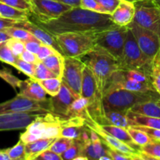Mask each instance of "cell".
I'll use <instances>...</instances> for the list:
<instances>
[{
    "label": "cell",
    "instance_id": "cell-32",
    "mask_svg": "<svg viewBox=\"0 0 160 160\" xmlns=\"http://www.w3.org/2000/svg\"><path fill=\"white\" fill-rule=\"evenodd\" d=\"M25 147H26V143L20 139L14 146L6 148L5 152L9 156V160H25V155H26Z\"/></svg>",
    "mask_w": 160,
    "mask_h": 160
},
{
    "label": "cell",
    "instance_id": "cell-53",
    "mask_svg": "<svg viewBox=\"0 0 160 160\" xmlns=\"http://www.w3.org/2000/svg\"><path fill=\"white\" fill-rule=\"evenodd\" d=\"M11 38V36L6 31H0V44Z\"/></svg>",
    "mask_w": 160,
    "mask_h": 160
},
{
    "label": "cell",
    "instance_id": "cell-15",
    "mask_svg": "<svg viewBox=\"0 0 160 160\" xmlns=\"http://www.w3.org/2000/svg\"><path fill=\"white\" fill-rule=\"evenodd\" d=\"M34 109H49V99L37 101L17 94V96L8 101L0 103V114L9 112H26Z\"/></svg>",
    "mask_w": 160,
    "mask_h": 160
},
{
    "label": "cell",
    "instance_id": "cell-50",
    "mask_svg": "<svg viewBox=\"0 0 160 160\" xmlns=\"http://www.w3.org/2000/svg\"><path fill=\"white\" fill-rule=\"evenodd\" d=\"M107 148V153L111 157L112 160H131V158L120 152L117 151V150L112 149V148Z\"/></svg>",
    "mask_w": 160,
    "mask_h": 160
},
{
    "label": "cell",
    "instance_id": "cell-51",
    "mask_svg": "<svg viewBox=\"0 0 160 160\" xmlns=\"http://www.w3.org/2000/svg\"><path fill=\"white\" fill-rule=\"evenodd\" d=\"M19 58L23 59V60L26 61V62H31V63L36 64L37 62H39L38 59L37 54H34V53L31 52L26 49H25L24 52L19 56Z\"/></svg>",
    "mask_w": 160,
    "mask_h": 160
},
{
    "label": "cell",
    "instance_id": "cell-43",
    "mask_svg": "<svg viewBox=\"0 0 160 160\" xmlns=\"http://www.w3.org/2000/svg\"><path fill=\"white\" fill-rule=\"evenodd\" d=\"M152 82L154 88L160 95V67L152 62L151 72Z\"/></svg>",
    "mask_w": 160,
    "mask_h": 160
},
{
    "label": "cell",
    "instance_id": "cell-33",
    "mask_svg": "<svg viewBox=\"0 0 160 160\" xmlns=\"http://www.w3.org/2000/svg\"><path fill=\"white\" fill-rule=\"evenodd\" d=\"M128 132H129L131 137L132 138L133 141H134L138 145H139L141 148L152 141L145 131H142V130L136 128V127H129V128H128Z\"/></svg>",
    "mask_w": 160,
    "mask_h": 160
},
{
    "label": "cell",
    "instance_id": "cell-39",
    "mask_svg": "<svg viewBox=\"0 0 160 160\" xmlns=\"http://www.w3.org/2000/svg\"><path fill=\"white\" fill-rule=\"evenodd\" d=\"M0 78L4 80L6 82H7L9 85H11L13 89H19L22 81L14 76L10 70L7 68H3L0 70Z\"/></svg>",
    "mask_w": 160,
    "mask_h": 160
},
{
    "label": "cell",
    "instance_id": "cell-42",
    "mask_svg": "<svg viewBox=\"0 0 160 160\" xmlns=\"http://www.w3.org/2000/svg\"><path fill=\"white\" fill-rule=\"evenodd\" d=\"M0 2L16 9L31 12V5L28 0H0Z\"/></svg>",
    "mask_w": 160,
    "mask_h": 160
},
{
    "label": "cell",
    "instance_id": "cell-20",
    "mask_svg": "<svg viewBox=\"0 0 160 160\" xmlns=\"http://www.w3.org/2000/svg\"><path fill=\"white\" fill-rule=\"evenodd\" d=\"M20 92L18 94L37 101L46 100V92L42 87L40 83L34 78H29L25 81H22L19 88Z\"/></svg>",
    "mask_w": 160,
    "mask_h": 160
},
{
    "label": "cell",
    "instance_id": "cell-38",
    "mask_svg": "<svg viewBox=\"0 0 160 160\" xmlns=\"http://www.w3.org/2000/svg\"><path fill=\"white\" fill-rule=\"evenodd\" d=\"M5 31L11 36V38L20 39V40L23 41V42L34 38V36L30 31H28L26 29H23V28L12 27V28H7Z\"/></svg>",
    "mask_w": 160,
    "mask_h": 160
},
{
    "label": "cell",
    "instance_id": "cell-55",
    "mask_svg": "<svg viewBox=\"0 0 160 160\" xmlns=\"http://www.w3.org/2000/svg\"><path fill=\"white\" fill-rule=\"evenodd\" d=\"M153 62L156 64H157V65H159L160 67V49H159V52H158L157 55H156V57H155L154 60H153Z\"/></svg>",
    "mask_w": 160,
    "mask_h": 160
},
{
    "label": "cell",
    "instance_id": "cell-44",
    "mask_svg": "<svg viewBox=\"0 0 160 160\" xmlns=\"http://www.w3.org/2000/svg\"><path fill=\"white\" fill-rule=\"evenodd\" d=\"M101 6L106 9L107 14H111L115 11L122 0H97Z\"/></svg>",
    "mask_w": 160,
    "mask_h": 160
},
{
    "label": "cell",
    "instance_id": "cell-47",
    "mask_svg": "<svg viewBox=\"0 0 160 160\" xmlns=\"http://www.w3.org/2000/svg\"><path fill=\"white\" fill-rule=\"evenodd\" d=\"M136 128H139L142 131H145L147 134L150 137V138L155 142H160V129H156V128H148V127L143 126H134Z\"/></svg>",
    "mask_w": 160,
    "mask_h": 160
},
{
    "label": "cell",
    "instance_id": "cell-11",
    "mask_svg": "<svg viewBox=\"0 0 160 160\" xmlns=\"http://www.w3.org/2000/svg\"><path fill=\"white\" fill-rule=\"evenodd\" d=\"M85 66V62L80 58L63 57V70L61 77L62 82L78 96H81L83 72Z\"/></svg>",
    "mask_w": 160,
    "mask_h": 160
},
{
    "label": "cell",
    "instance_id": "cell-37",
    "mask_svg": "<svg viewBox=\"0 0 160 160\" xmlns=\"http://www.w3.org/2000/svg\"><path fill=\"white\" fill-rule=\"evenodd\" d=\"M17 58L18 57L12 53L10 48L6 45V42L0 44V61L1 62L13 66Z\"/></svg>",
    "mask_w": 160,
    "mask_h": 160
},
{
    "label": "cell",
    "instance_id": "cell-58",
    "mask_svg": "<svg viewBox=\"0 0 160 160\" xmlns=\"http://www.w3.org/2000/svg\"><path fill=\"white\" fill-rule=\"evenodd\" d=\"M157 103H158V104H159V106H160V98L157 101Z\"/></svg>",
    "mask_w": 160,
    "mask_h": 160
},
{
    "label": "cell",
    "instance_id": "cell-3",
    "mask_svg": "<svg viewBox=\"0 0 160 160\" xmlns=\"http://www.w3.org/2000/svg\"><path fill=\"white\" fill-rule=\"evenodd\" d=\"M87 56L88 59L84 62L92 71L98 89L104 95L109 79L120 70V62L109 52L99 46H95Z\"/></svg>",
    "mask_w": 160,
    "mask_h": 160
},
{
    "label": "cell",
    "instance_id": "cell-8",
    "mask_svg": "<svg viewBox=\"0 0 160 160\" xmlns=\"http://www.w3.org/2000/svg\"><path fill=\"white\" fill-rule=\"evenodd\" d=\"M128 28L116 27L96 34V46H99L109 52L118 61L123 55Z\"/></svg>",
    "mask_w": 160,
    "mask_h": 160
},
{
    "label": "cell",
    "instance_id": "cell-29",
    "mask_svg": "<svg viewBox=\"0 0 160 160\" xmlns=\"http://www.w3.org/2000/svg\"><path fill=\"white\" fill-rule=\"evenodd\" d=\"M84 142V139L81 135L78 138L73 139V142L70 148L61 154L62 160H75L78 156H81Z\"/></svg>",
    "mask_w": 160,
    "mask_h": 160
},
{
    "label": "cell",
    "instance_id": "cell-13",
    "mask_svg": "<svg viewBox=\"0 0 160 160\" xmlns=\"http://www.w3.org/2000/svg\"><path fill=\"white\" fill-rule=\"evenodd\" d=\"M85 126L88 128L89 129H92L95 131L100 138L102 139L103 143L109 148L117 150V151L120 152L127 156H130L131 159H141L142 160V151H138V150L134 149L129 145H127L124 142H121L120 140L117 139V138L113 137L109 133L106 132L99 123H97L94 120H92L89 116L88 112V116L85 118Z\"/></svg>",
    "mask_w": 160,
    "mask_h": 160
},
{
    "label": "cell",
    "instance_id": "cell-41",
    "mask_svg": "<svg viewBox=\"0 0 160 160\" xmlns=\"http://www.w3.org/2000/svg\"><path fill=\"white\" fill-rule=\"evenodd\" d=\"M80 7L88 9V10L107 14L106 9L101 6V4L97 0H81Z\"/></svg>",
    "mask_w": 160,
    "mask_h": 160
},
{
    "label": "cell",
    "instance_id": "cell-18",
    "mask_svg": "<svg viewBox=\"0 0 160 160\" xmlns=\"http://www.w3.org/2000/svg\"><path fill=\"white\" fill-rule=\"evenodd\" d=\"M17 28H20L28 30L36 38L38 39L42 43L52 47L59 54L63 56L62 49H61L59 43L56 41V37L53 34H52L51 33H49L48 31H45V29L41 28L40 26H38L34 21L30 20L29 18L26 19V20H19L18 23L17 25Z\"/></svg>",
    "mask_w": 160,
    "mask_h": 160
},
{
    "label": "cell",
    "instance_id": "cell-2",
    "mask_svg": "<svg viewBox=\"0 0 160 160\" xmlns=\"http://www.w3.org/2000/svg\"><path fill=\"white\" fill-rule=\"evenodd\" d=\"M73 119L64 118L49 112L34 120L20 134V139L24 143H29L38 139L59 138L62 128L70 124Z\"/></svg>",
    "mask_w": 160,
    "mask_h": 160
},
{
    "label": "cell",
    "instance_id": "cell-34",
    "mask_svg": "<svg viewBox=\"0 0 160 160\" xmlns=\"http://www.w3.org/2000/svg\"><path fill=\"white\" fill-rule=\"evenodd\" d=\"M73 142V139L65 137H59L52 144L51 146L49 147V149L55 152L57 154L61 155L70 148Z\"/></svg>",
    "mask_w": 160,
    "mask_h": 160
},
{
    "label": "cell",
    "instance_id": "cell-7",
    "mask_svg": "<svg viewBox=\"0 0 160 160\" xmlns=\"http://www.w3.org/2000/svg\"><path fill=\"white\" fill-rule=\"evenodd\" d=\"M141 50L131 30L128 28L123 55L119 61L120 69H140L152 63Z\"/></svg>",
    "mask_w": 160,
    "mask_h": 160
},
{
    "label": "cell",
    "instance_id": "cell-45",
    "mask_svg": "<svg viewBox=\"0 0 160 160\" xmlns=\"http://www.w3.org/2000/svg\"><path fill=\"white\" fill-rule=\"evenodd\" d=\"M56 53L59 52H58L57 51H56L52 47L42 43V45H41L40 50H39V52H38L37 56L39 61H42L43 59L48 57V56H52V55L53 54H56Z\"/></svg>",
    "mask_w": 160,
    "mask_h": 160
},
{
    "label": "cell",
    "instance_id": "cell-6",
    "mask_svg": "<svg viewBox=\"0 0 160 160\" xmlns=\"http://www.w3.org/2000/svg\"><path fill=\"white\" fill-rule=\"evenodd\" d=\"M96 34L64 33L55 37L62 49L63 56L81 59L87 56L96 46Z\"/></svg>",
    "mask_w": 160,
    "mask_h": 160
},
{
    "label": "cell",
    "instance_id": "cell-59",
    "mask_svg": "<svg viewBox=\"0 0 160 160\" xmlns=\"http://www.w3.org/2000/svg\"><path fill=\"white\" fill-rule=\"evenodd\" d=\"M0 17H1V14H0Z\"/></svg>",
    "mask_w": 160,
    "mask_h": 160
},
{
    "label": "cell",
    "instance_id": "cell-16",
    "mask_svg": "<svg viewBox=\"0 0 160 160\" xmlns=\"http://www.w3.org/2000/svg\"><path fill=\"white\" fill-rule=\"evenodd\" d=\"M78 97L80 96L75 95L65 84L62 82V86L59 93L48 98L50 112L61 117L67 118L70 106Z\"/></svg>",
    "mask_w": 160,
    "mask_h": 160
},
{
    "label": "cell",
    "instance_id": "cell-27",
    "mask_svg": "<svg viewBox=\"0 0 160 160\" xmlns=\"http://www.w3.org/2000/svg\"><path fill=\"white\" fill-rule=\"evenodd\" d=\"M0 14H1V17H6V18L20 20L29 18L31 12L16 9L0 2Z\"/></svg>",
    "mask_w": 160,
    "mask_h": 160
},
{
    "label": "cell",
    "instance_id": "cell-28",
    "mask_svg": "<svg viewBox=\"0 0 160 160\" xmlns=\"http://www.w3.org/2000/svg\"><path fill=\"white\" fill-rule=\"evenodd\" d=\"M63 57L59 53H56L43 59L42 62L56 76L61 78L63 70Z\"/></svg>",
    "mask_w": 160,
    "mask_h": 160
},
{
    "label": "cell",
    "instance_id": "cell-26",
    "mask_svg": "<svg viewBox=\"0 0 160 160\" xmlns=\"http://www.w3.org/2000/svg\"><path fill=\"white\" fill-rule=\"evenodd\" d=\"M88 101L82 96L78 97L70 106L67 114V118L72 117H81L85 119L88 116Z\"/></svg>",
    "mask_w": 160,
    "mask_h": 160
},
{
    "label": "cell",
    "instance_id": "cell-19",
    "mask_svg": "<svg viewBox=\"0 0 160 160\" xmlns=\"http://www.w3.org/2000/svg\"><path fill=\"white\" fill-rule=\"evenodd\" d=\"M135 6L134 2L122 0L117 9L110 15L112 22L119 27H127L134 21Z\"/></svg>",
    "mask_w": 160,
    "mask_h": 160
},
{
    "label": "cell",
    "instance_id": "cell-1",
    "mask_svg": "<svg viewBox=\"0 0 160 160\" xmlns=\"http://www.w3.org/2000/svg\"><path fill=\"white\" fill-rule=\"evenodd\" d=\"M35 23L54 36L64 33L96 34L117 27L109 14L88 10L80 6L71 8L54 20Z\"/></svg>",
    "mask_w": 160,
    "mask_h": 160
},
{
    "label": "cell",
    "instance_id": "cell-52",
    "mask_svg": "<svg viewBox=\"0 0 160 160\" xmlns=\"http://www.w3.org/2000/svg\"><path fill=\"white\" fill-rule=\"evenodd\" d=\"M54 1L70 5L73 7H78V6H80V4H81V0H54Z\"/></svg>",
    "mask_w": 160,
    "mask_h": 160
},
{
    "label": "cell",
    "instance_id": "cell-49",
    "mask_svg": "<svg viewBox=\"0 0 160 160\" xmlns=\"http://www.w3.org/2000/svg\"><path fill=\"white\" fill-rule=\"evenodd\" d=\"M18 22V20H13V19L0 17V31H4L7 28H12V27H17Z\"/></svg>",
    "mask_w": 160,
    "mask_h": 160
},
{
    "label": "cell",
    "instance_id": "cell-4",
    "mask_svg": "<svg viewBox=\"0 0 160 160\" xmlns=\"http://www.w3.org/2000/svg\"><path fill=\"white\" fill-rule=\"evenodd\" d=\"M160 95L157 92H139L126 89H110L104 92L103 102L106 111H129L133 106L145 102H157Z\"/></svg>",
    "mask_w": 160,
    "mask_h": 160
},
{
    "label": "cell",
    "instance_id": "cell-31",
    "mask_svg": "<svg viewBox=\"0 0 160 160\" xmlns=\"http://www.w3.org/2000/svg\"><path fill=\"white\" fill-rule=\"evenodd\" d=\"M38 81L50 96L57 95L62 86V79L60 78H48L45 80H39Z\"/></svg>",
    "mask_w": 160,
    "mask_h": 160
},
{
    "label": "cell",
    "instance_id": "cell-17",
    "mask_svg": "<svg viewBox=\"0 0 160 160\" xmlns=\"http://www.w3.org/2000/svg\"><path fill=\"white\" fill-rule=\"evenodd\" d=\"M126 89V90L133 91L139 92H156L152 84L150 83H142L139 81L129 79L123 76L120 73V70H117L108 82L105 92L110 89Z\"/></svg>",
    "mask_w": 160,
    "mask_h": 160
},
{
    "label": "cell",
    "instance_id": "cell-46",
    "mask_svg": "<svg viewBox=\"0 0 160 160\" xmlns=\"http://www.w3.org/2000/svg\"><path fill=\"white\" fill-rule=\"evenodd\" d=\"M24 44L26 50H28L34 54H38L42 43L38 39L34 37V38H31L30 40L24 41Z\"/></svg>",
    "mask_w": 160,
    "mask_h": 160
},
{
    "label": "cell",
    "instance_id": "cell-9",
    "mask_svg": "<svg viewBox=\"0 0 160 160\" xmlns=\"http://www.w3.org/2000/svg\"><path fill=\"white\" fill-rule=\"evenodd\" d=\"M134 23L156 33L160 37L159 8L152 0H138L134 2Z\"/></svg>",
    "mask_w": 160,
    "mask_h": 160
},
{
    "label": "cell",
    "instance_id": "cell-12",
    "mask_svg": "<svg viewBox=\"0 0 160 160\" xmlns=\"http://www.w3.org/2000/svg\"><path fill=\"white\" fill-rule=\"evenodd\" d=\"M49 112L46 109H34L0 114V131L26 129L38 117Z\"/></svg>",
    "mask_w": 160,
    "mask_h": 160
},
{
    "label": "cell",
    "instance_id": "cell-22",
    "mask_svg": "<svg viewBox=\"0 0 160 160\" xmlns=\"http://www.w3.org/2000/svg\"><path fill=\"white\" fill-rule=\"evenodd\" d=\"M101 126L106 132H108L112 136L117 138V139L120 140L121 142L126 143L127 145H128L130 147L134 148V149L138 150V151H142L141 150V147L139 145H138L133 141L132 138L131 137L127 128L115 126V125L112 124H104L101 125Z\"/></svg>",
    "mask_w": 160,
    "mask_h": 160
},
{
    "label": "cell",
    "instance_id": "cell-5",
    "mask_svg": "<svg viewBox=\"0 0 160 160\" xmlns=\"http://www.w3.org/2000/svg\"><path fill=\"white\" fill-rule=\"evenodd\" d=\"M81 96L87 98L88 101V112L91 118L100 125L106 124L103 95L98 89L93 73L87 66L83 72Z\"/></svg>",
    "mask_w": 160,
    "mask_h": 160
},
{
    "label": "cell",
    "instance_id": "cell-40",
    "mask_svg": "<svg viewBox=\"0 0 160 160\" xmlns=\"http://www.w3.org/2000/svg\"><path fill=\"white\" fill-rule=\"evenodd\" d=\"M6 45L10 48L12 53L16 56H17V57H19L24 52V50L26 49L23 41L20 40V39L13 38H11L10 39L6 41Z\"/></svg>",
    "mask_w": 160,
    "mask_h": 160
},
{
    "label": "cell",
    "instance_id": "cell-24",
    "mask_svg": "<svg viewBox=\"0 0 160 160\" xmlns=\"http://www.w3.org/2000/svg\"><path fill=\"white\" fill-rule=\"evenodd\" d=\"M128 112V111H106V124L115 125L128 129L131 127Z\"/></svg>",
    "mask_w": 160,
    "mask_h": 160
},
{
    "label": "cell",
    "instance_id": "cell-14",
    "mask_svg": "<svg viewBox=\"0 0 160 160\" xmlns=\"http://www.w3.org/2000/svg\"><path fill=\"white\" fill-rule=\"evenodd\" d=\"M128 28L131 30L142 52L150 59L154 60L160 49V37L156 33L139 26L134 21Z\"/></svg>",
    "mask_w": 160,
    "mask_h": 160
},
{
    "label": "cell",
    "instance_id": "cell-57",
    "mask_svg": "<svg viewBox=\"0 0 160 160\" xmlns=\"http://www.w3.org/2000/svg\"><path fill=\"white\" fill-rule=\"evenodd\" d=\"M125 1H128V2H135L138 1V0H125Z\"/></svg>",
    "mask_w": 160,
    "mask_h": 160
},
{
    "label": "cell",
    "instance_id": "cell-35",
    "mask_svg": "<svg viewBox=\"0 0 160 160\" xmlns=\"http://www.w3.org/2000/svg\"><path fill=\"white\" fill-rule=\"evenodd\" d=\"M52 78H59V77H57L53 72H52L42 61H39L35 64L34 79L39 81V80H45Z\"/></svg>",
    "mask_w": 160,
    "mask_h": 160
},
{
    "label": "cell",
    "instance_id": "cell-54",
    "mask_svg": "<svg viewBox=\"0 0 160 160\" xmlns=\"http://www.w3.org/2000/svg\"><path fill=\"white\" fill-rule=\"evenodd\" d=\"M0 160H9V156L5 152V149H0Z\"/></svg>",
    "mask_w": 160,
    "mask_h": 160
},
{
    "label": "cell",
    "instance_id": "cell-21",
    "mask_svg": "<svg viewBox=\"0 0 160 160\" xmlns=\"http://www.w3.org/2000/svg\"><path fill=\"white\" fill-rule=\"evenodd\" d=\"M57 138H51L38 139L34 142L26 143L25 147V160H34L45 150L48 149L52 144L56 140Z\"/></svg>",
    "mask_w": 160,
    "mask_h": 160
},
{
    "label": "cell",
    "instance_id": "cell-23",
    "mask_svg": "<svg viewBox=\"0 0 160 160\" xmlns=\"http://www.w3.org/2000/svg\"><path fill=\"white\" fill-rule=\"evenodd\" d=\"M128 118L131 126H143L160 129V118L150 117L141 115L129 110L128 112Z\"/></svg>",
    "mask_w": 160,
    "mask_h": 160
},
{
    "label": "cell",
    "instance_id": "cell-48",
    "mask_svg": "<svg viewBox=\"0 0 160 160\" xmlns=\"http://www.w3.org/2000/svg\"><path fill=\"white\" fill-rule=\"evenodd\" d=\"M37 160H62L61 155L57 154L49 148L42 152L37 158Z\"/></svg>",
    "mask_w": 160,
    "mask_h": 160
},
{
    "label": "cell",
    "instance_id": "cell-30",
    "mask_svg": "<svg viewBox=\"0 0 160 160\" xmlns=\"http://www.w3.org/2000/svg\"><path fill=\"white\" fill-rule=\"evenodd\" d=\"M142 160L160 159V142L152 141L141 148Z\"/></svg>",
    "mask_w": 160,
    "mask_h": 160
},
{
    "label": "cell",
    "instance_id": "cell-36",
    "mask_svg": "<svg viewBox=\"0 0 160 160\" xmlns=\"http://www.w3.org/2000/svg\"><path fill=\"white\" fill-rule=\"evenodd\" d=\"M12 67H15L21 73H24L28 78H34V72H35V64L34 63L26 62L18 57Z\"/></svg>",
    "mask_w": 160,
    "mask_h": 160
},
{
    "label": "cell",
    "instance_id": "cell-56",
    "mask_svg": "<svg viewBox=\"0 0 160 160\" xmlns=\"http://www.w3.org/2000/svg\"><path fill=\"white\" fill-rule=\"evenodd\" d=\"M152 1L153 2H154V4L156 5V6L160 9V0H152Z\"/></svg>",
    "mask_w": 160,
    "mask_h": 160
},
{
    "label": "cell",
    "instance_id": "cell-25",
    "mask_svg": "<svg viewBox=\"0 0 160 160\" xmlns=\"http://www.w3.org/2000/svg\"><path fill=\"white\" fill-rule=\"evenodd\" d=\"M130 110L146 117L160 118V106L157 102L149 101L139 103L133 106Z\"/></svg>",
    "mask_w": 160,
    "mask_h": 160
},
{
    "label": "cell",
    "instance_id": "cell-10",
    "mask_svg": "<svg viewBox=\"0 0 160 160\" xmlns=\"http://www.w3.org/2000/svg\"><path fill=\"white\" fill-rule=\"evenodd\" d=\"M31 14L36 22H47L60 17L73 6L54 0H28Z\"/></svg>",
    "mask_w": 160,
    "mask_h": 160
}]
</instances>
